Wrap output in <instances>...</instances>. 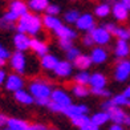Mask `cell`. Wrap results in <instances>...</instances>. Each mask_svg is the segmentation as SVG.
<instances>
[{
  "mask_svg": "<svg viewBox=\"0 0 130 130\" xmlns=\"http://www.w3.org/2000/svg\"><path fill=\"white\" fill-rule=\"evenodd\" d=\"M41 27H43V19H40L35 13H25L21 17H19L17 32H23V33L35 36V35H37L41 31Z\"/></svg>",
  "mask_w": 130,
  "mask_h": 130,
  "instance_id": "1",
  "label": "cell"
},
{
  "mask_svg": "<svg viewBox=\"0 0 130 130\" xmlns=\"http://www.w3.org/2000/svg\"><path fill=\"white\" fill-rule=\"evenodd\" d=\"M29 93L35 97V100L36 98H51L52 88L48 82H45L43 80H37V81L31 82V85H29Z\"/></svg>",
  "mask_w": 130,
  "mask_h": 130,
  "instance_id": "2",
  "label": "cell"
},
{
  "mask_svg": "<svg viewBox=\"0 0 130 130\" xmlns=\"http://www.w3.org/2000/svg\"><path fill=\"white\" fill-rule=\"evenodd\" d=\"M9 60H11V67H12V69L16 73L23 74L25 72V69H27V57L24 56L23 52H20V51L15 52L13 55L9 57Z\"/></svg>",
  "mask_w": 130,
  "mask_h": 130,
  "instance_id": "3",
  "label": "cell"
},
{
  "mask_svg": "<svg viewBox=\"0 0 130 130\" xmlns=\"http://www.w3.org/2000/svg\"><path fill=\"white\" fill-rule=\"evenodd\" d=\"M93 41L98 45H106L110 41L111 33L106 29L105 27H98V28H93L89 32Z\"/></svg>",
  "mask_w": 130,
  "mask_h": 130,
  "instance_id": "4",
  "label": "cell"
},
{
  "mask_svg": "<svg viewBox=\"0 0 130 130\" xmlns=\"http://www.w3.org/2000/svg\"><path fill=\"white\" fill-rule=\"evenodd\" d=\"M114 77L117 81L123 82L130 77V61L129 60H121L116 67Z\"/></svg>",
  "mask_w": 130,
  "mask_h": 130,
  "instance_id": "5",
  "label": "cell"
},
{
  "mask_svg": "<svg viewBox=\"0 0 130 130\" xmlns=\"http://www.w3.org/2000/svg\"><path fill=\"white\" fill-rule=\"evenodd\" d=\"M76 25H77V29H80V31L90 32L93 28H96V21H94V17L90 13H84V15H80V17L76 21Z\"/></svg>",
  "mask_w": 130,
  "mask_h": 130,
  "instance_id": "6",
  "label": "cell"
},
{
  "mask_svg": "<svg viewBox=\"0 0 130 130\" xmlns=\"http://www.w3.org/2000/svg\"><path fill=\"white\" fill-rule=\"evenodd\" d=\"M13 45L17 51L20 52H25L27 49L31 48V39L28 37L27 33L23 32H17L13 37Z\"/></svg>",
  "mask_w": 130,
  "mask_h": 130,
  "instance_id": "7",
  "label": "cell"
},
{
  "mask_svg": "<svg viewBox=\"0 0 130 130\" xmlns=\"http://www.w3.org/2000/svg\"><path fill=\"white\" fill-rule=\"evenodd\" d=\"M51 100L53 102H56L58 105H61L62 108L65 109L68 105L72 104V100L68 96V93H65L64 90L61 89H56V90H52V94H51Z\"/></svg>",
  "mask_w": 130,
  "mask_h": 130,
  "instance_id": "8",
  "label": "cell"
},
{
  "mask_svg": "<svg viewBox=\"0 0 130 130\" xmlns=\"http://www.w3.org/2000/svg\"><path fill=\"white\" fill-rule=\"evenodd\" d=\"M23 86H24V80L19 74H9L5 78V88L11 92H17L23 89Z\"/></svg>",
  "mask_w": 130,
  "mask_h": 130,
  "instance_id": "9",
  "label": "cell"
},
{
  "mask_svg": "<svg viewBox=\"0 0 130 130\" xmlns=\"http://www.w3.org/2000/svg\"><path fill=\"white\" fill-rule=\"evenodd\" d=\"M111 13L116 17L117 20L123 21L127 19V15H129V9L126 8V5L123 2H116L113 8H111Z\"/></svg>",
  "mask_w": 130,
  "mask_h": 130,
  "instance_id": "10",
  "label": "cell"
},
{
  "mask_svg": "<svg viewBox=\"0 0 130 130\" xmlns=\"http://www.w3.org/2000/svg\"><path fill=\"white\" fill-rule=\"evenodd\" d=\"M55 70L56 76L58 77H69L72 74V70H73V65L70 64V61H58L56 68L53 69Z\"/></svg>",
  "mask_w": 130,
  "mask_h": 130,
  "instance_id": "11",
  "label": "cell"
},
{
  "mask_svg": "<svg viewBox=\"0 0 130 130\" xmlns=\"http://www.w3.org/2000/svg\"><path fill=\"white\" fill-rule=\"evenodd\" d=\"M86 111H88V106H85V105H73V104H70L64 109L62 113L69 118H73V117L80 116V114H86Z\"/></svg>",
  "mask_w": 130,
  "mask_h": 130,
  "instance_id": "12",
  "label": "cell"
},
{
  "mask_svg": "<svg viewBox=\"0 0 130 130\" xmlns=\"http://www.w3.org/2000/svg\"><path fill=\"white\" fill-rule=\"evenodd\" d=\"M55 33L58 39H67V40H73L77 37V32L72 29L70 27H67V25H60L58 28L55 29Z\"/></svg>",
  "mask_w": 130,
  "mask_h": 130,
  "instance_id": "13",
  "label": "cell"
},
{
  "mask_svg": "<svg viewBox=\"0 0 130 130\" xmlns=\"http://www.w3.org/2000/svg\"><path fill=\"white\" fill-rule=\"evenodd\" d=\"M108 113H109V117H110V120L113 121L114 123H123L125 122V118H126V114H125V111H123L120 106H111V108L108 110Z\"/></svg>",
  "mask_w": 130,
  "mask_h": 130,
  "instance_id": "14",
  "label": "cell"
},
{
  "mask_svg": "<svg viewBox=\"0 0 130 130\" xmlns=\"http://www.w3.org/2000/svg\"><path fill=\"white\" fill-rule=\"evenodd\" d=\"M90 58L93 64H102L108 58V53L102 46H96L90 53Z\"/></svg>",
  "mask_w": 130,
  "mask_h": 130,
  "instance_id": "15",
  "label": "cell"
},
{
  "mask_svg": "<svg viewBox=\"0 0 130 130\" xmlns=\"http://www.w3.org/2000/svg\"><path fill=\"white\" fill-rule=\"evenodd\" d=\"M31 49L39 56H44L48 53V45L39 39H31Z\"/></svg>",
  "mask_w": 130,
  "mask_h": 130,
  "instance_id": "16",
  "label": "cell"
},
{
  "mask_svg": "<svg viewBox=\"0 0 130 130\" xmlns=\"http://www.w3.org/2000/svg\"><path fill=\"white\" fill-rule=\"evenodd\" d=\"M114 53H116V56L120 57V58H123V57H126L129 55L130 53V46L126 43V40H120L118 39L117 44H116V48H114Z\"/></svg>",
  "mask_w": 130,
  "mask_h": 130,
  "instance_id": "17",
  "label": "cell"
},
{
  "mask_svg": "<svg viewBox=\"0 0 130 130\" xmlns=\"http://www.w3.org/2000/svg\"><path fill=\"white\" fill-rule=\"evenodd\" d=\"M9 11H12L13 13H16L19 17H21L23 15L28 13V5L25 3L20 2V0H12V3L9 5Z\"/></svg>",
  "mask_w": 130,
  "mask_h": 130,
  "instance_id": "18",
  "label": "cell"
},
{
  "mask_svg": "<svg viewBox=\"0 0 130 130\" xmlns=\"http://www.w3.org/2000/svg\"><path fill=\"white\" fill-rule=\"evenodd\" d=\"M57 62H58L57 57L53 56V55L46 53V55L41 56V67H43L44 69H46V70H53L56 68Z\"/></svg>",
  "mask_w": 130,
  "mask_h": 130,
  "instance_id": "19",
  "label": "cell"
},
{
  "mask_svg": "<svg viewBox=\"0 0 130 130\" xmlns=\"http://www.w3.org/2000/svg\"><path fill=\"white\" fill-rule=\"evenodd\" d=\"M61 24H62V23L58 20V17L55 16V15H48V13H46L43 17V25H45L48 29H52V31H55V29L58 28Z\"/></svg>",
  "mask_w": 130,
  "mask_h": 130,
  "instance_id": "20",
  "label": "cell"
},
{
  "mask_svg": "<svg viewBox=\"0 0 130 130\" xmlns=\"http://www.w3.org/2000/svg\"><path fill=\"white\" fill-rule=\"evenodd\" d=\"M15 98H16V101H19L20 104H24V105H31L35 101V97L32 94L23 89L15 92Z\"/></svg>",
  "mask_w": 130,
  "mask_h": 130,
  "instance_id": "21",
  "label": "cell"
},
{
  "mask_svg": "<svg viewBox=\"0 0 130 130\" xmlns=\"http://www.w3.org/2000/svg\"><path fill=\"white\" fill-rule=\"evenodd\" d=\"M73 65L81 70H85L92 65V58L90 56H86V55H78L77 58L73 61Z\"/></svg>",
  "mask_w": 130,
  "mask_h": 130,
  "instance_id": "22",
  "label": "cell"
},
{
  "mask_svg": "<svg viewBox=\"0 0 130 130\" xmlns=\"http://www.w3.org/2000/svg\"><path fill=\"white\" fill-rule=\"evenodd\" d=\"M7 126L9 130H28V123L19 118H9L7 121Z\"/></svg>",
  "mask_w": 130,
  "mask_h": 130,
  "instance_id": "23",
  "label": "cell"
},
{
  "mask_svg": "<svg viewBox=\"0 0 130 130\" xmlns=\"http://www.w3.org/2000/svg\"><path fill=\"white\" fill-rule=\"evenodd\" d=\"M89 84L92 85V88H105L106 86V78L102 73H93L90 74V80Z\"/></svg>",
  "mask_w": 130,
  "mask_h": 130,
  "instance_id": "24",
  "label": "cell"
},
{
  "mask_svg": "<svg viewBox=\"0 0 130 130\" xmlns=\"http://www.w3.org/2000/svg\"><path fill=\"white\" fill-rule=\"evenodd\" d=\"M48 5H49L48 0H29L28 2V7L32 11H35V12H41Z\"/></svg>",
  "mask_w": 130,
  "mask_h": 130,
  "instance_id": "25",
  "label": "cell"
},
{
  "mask_svg": "<svg viewBox=\"0 0 130 130\" xmlns=\"http://www.w3.org/2000/svg\"><path fill=\"white\" fill-rule=\"evenodd\" d=\"M90 120L96 123V125H98V126H101V125H104V123H106L109 120H110V117H109V113L108 111H100V113H96L94 114Z\"/></svg>",
  "mask_w": 130,
  "mask_h": 130,
  "instance_id": "26",
  "label": "cell"
},
{
  "mask_svg": "<svg viewBox=\"0 0 130 130\" xmlns=\"http://www.w3.org/2000/svg\"><path fill=\"white\" fill-rule=\"evenodd\" d=\"M110 12H111V8H110V5L108 3L98 4L96 7V9H94V13H96V16H98V17H106Z\"/></svg>",
  "mask_w": 130,
  "mask_h": 130,
  "instance_id": "27",
  "label": "cell"
},
{
  "mask_svg": "<svg viewBox=\"0 0 130 130\" xmlns=\"http://www.w3.org/2000/svg\"><path fill=\"white\" fill-rule=\"evenodd\" d=\"M89 80H90V74L85 72V70H82V72L77 73L74 76V81L76 84H80V85H86L89 84Z\"/></svg>",
  "mask_w": 130,
  "mask_h": 130,
  "instance_id": "28",
  "label": "cell"
},
{
  "mask_svg": "<svg viewBox=\"0 0 130 130\" xmlns=\"http://www.w3.org/2000/svg\"><path fill=\"white\" fill-rule=\"evenodd\" d=\"M78 17H80V12L77 9H70L64 15V20L67 23H69V24H76Z\"/></svg>",
  "mask_w": 130,
  "mask_h": 130,
  "instance_id": "29",
  "label": "cell"
},
{
  "mask_svg": "<svg viewBox=\"0 0 130 130\" xmlns=\"http://www.w3.org/2000/svg\"><path fill=\"white\" fill-rule=\"evenodd\" d=\"M72 92L76 97H85V96H88V93H89V90H88V88L85 85H80V84L74 85L72 88Z\"/></svg>",
  "mask_w": 130,
  "mask_h": 130,
  "instance_id": "30",
  "label": "cell"
},
{
  "mask_svg": "<svg viewBox=\"0 0 130 130\" xmlns=\"http://www.w3.org/2000/svg\"><path fill=\"white\" fill-rule=\"evenodd\" d=\"M113 35H116V36L120 39V40H129L130 39V31L129 29H126V28H116V31H114V33Z\"/></svg>",
  "mask_w": 130,
  "mask_h": 130,
  "instance_id": "31",
  "label": "cell"
},
{
  "mask_svg": "<svg viewBox=\"0 0 130 130\" xmlns=\"http://www.w3.org/2000/svg\"><path fill=\"white\" fill-rule=\"evenodd\" d=\"M89 120H90V118L88 117L86 114H80V116H76V117L72 118V123H73L74 126L81 127L82 125H84V123H86Z\"/></svg>",
  "mask_w": 130,
  "mask_h": 130,
  "instance_id": "32",
  "label": "cell"
},
{
  "mask_svg": "<svg viewBox=\"0 0 130 130\" xmlns=\"http://www.w3.org/2000/svg\"><path fill=\"white\" fill-rule=\"evenodd\" d=\"M2 19H3L4 21H7V23H9V24H12V25H13L15 23L19 20V16H17L16 13H13L12 11H8L7 13H4V15H3Z\"/></svg>",
  "mask_w": 130,
  "mask_h": 130,
  "instance_id": "33",
  "label": "cell"
},
{
  "mask_svg": "<svg viewBox=\"0 0 130 130\" xmlns=\"http://www.w3.org/2000/svg\"><path fill=\"white\" fill-rule=\"evenodd\" d=\"M113 104L116 105V106H122V105H126V102H127V97L125 96V94H118V96H116V97H113Z\"/></svg>",
  "mask_w": 130,
  "mask_h": 130,
  "instance_id": "34",
  "label": "cell"
},
{
  "mask_svg": "<svg viewBox=\"0 0 130 130\" xmlns=\"http://www.w3.org/2000/svg\"><path fill=\"white\" fill-rule=\"evenodd\" d=\"M78 55H80V51L77 48H74V46H72L70 49L67 51V58H68L69 61H74Z\"/></svg>",
  "mask_w": 130,
  "mask_h": 130,
  "instance_id": "35",
  "label": "cell"
},
{
  "mask_svg": "<svg viewBox=\"0 0 130 130\" xmlns=\"http://www.w3.org/2000/svg\"><path fill=\"white\" fill-rule=\"evenodd\" d=\"M92 93L96 96H102V97H109L110 93L109 90H106L105 88H92Z\"/></svg>",
  "mask_w": 130,
  "mask_h": 130,
  "instance_id": "36",
  "label": "cell"
},
{
  "mask_svg": "<svg viewBox=\"0 0 130 130\" xmlns=\"http://www.w3.org/2000/svg\"><path fill=\"white\" fill-rule=\"evenodd\" d=\"M73 46V43L72 40H67V39H60V48L64 49L65 52H67L68 49H70Z\"/></svg>",
  "mask_w": 130,
  "mask_h": 130,
  "instance_id": "37",
  "label": "cell"
},
{
  "mask_svg": "<svg viewBox=\"0 0 130 130\" xmlns=\"http://www.w3.org/2000/svg\"><path fill=\"white\" fill-rule=\"evenodd\" d=\"M45 11H46V13L48 15H55V16H57L58 13H60V7H58V5H48V7L45 8Z\"/></svg>",
  "mask_w": 130,
  "mask_h": 130,
  "instance_id": "38",
  "label": "cell"
},
{
  "mask_svg": "<svg viewBox=\"0 0 130 130\" xmlns=\"http://www.w3.org/2000/svg\"><path fill=\"white\" fill-rule=\"evenodd\" d=\"M98 125H96V123H94L92 120H89V121H88L86 123H84V125H82L80 129L81 130H98Z\"/></svg>",
  "mask_w": 130,
  "mask_h": 130,
  "instance_id": "39",
  "label": "cell"
},
{
  "mask_svg": "<svg viewBox=\"0 0 130 130\" xmlns=\"http://www.w3.org/2000/svg\"><path fill=\"white\" fill-rule=\"evenodd\" d=\"M48 108H49L52 111H55V113H58V111H61V113H62V111H64V108H62V106L58 105V104H56V102H53L52 100H51L49 104H48Z\"/></svg>",
  "mask_w": 130,
  "mask_h": 130,
  "instance_id": "40",
  "label": "cell"
},
{
  "mask_svg": "<svg viewBox=\"0 0 130 130\" xmlns=\"http://www.w3.org/2000/svg\"><path fill=\"white\" fill-rule=\"evenodd\" d=\"M11 57V53H9V51L5 48V46H3L2 44H0V60H7V58H9Z\"/></svg>",
  "mask_w": 130,
  "mask_h": 130,
  "instance_id": "41",
  "label": "cell"
},
{
  "mask_svg": "<svg viewBox=\"0 0 130 130\" xmlns=\"http://www.w3.org/2000/svg\"><path fill=\"white\" fill-rule=\"evenodd\" d=\"M35 101H36V104L40 105V106H48V104H49L51 100H49V98H36Z\"/></svg>",
  "mask_w": 130,
  "mask_h": 130,
  "instance_id": "42",
  "label": "cell"
},
{
  "mask_svg": "<svg viewBox=\"0 0 130 130\" xmlns=\"http://www.w3.org/2000/svg\"><path fill=\"white\" fill-rule=\"evenodd\" d=\"M82 43H84L85 45H92V44H94V41H93V39H92V36H90V33L89 35H86V36H84V39H82Z\"/></svg>",
  "mask_w": 130,
  "mask_h": 130,
  "instance_id": "43",
  "label": "cell"
},
{
  "mask_svg": "<svg viewBox=\"0 0 130 130\" xmlns=\"http://www.w3.org/2000/svg\"><path fill=\"white\" fill-rule=\"evenodd\" d=\"M28 130H46V127L44 125H40V123H35V125L28 126Z\"/></svg>",
  "mask_w": 130,
  "mask_h": 130,
  "instance_id": "44",
  "label": "cell"
},
{
  "mask_svg": "<svg viewBox=\"0 0 130 130\" xmlns=\"http://www.w3.org/2000/svg\"><path fill=\"white\" fill-rule=\"evenodd\" d=\"M111 106H114V104H113V101H111V100H109V101H105V102L102 104V109H104L105 111H108Z\"/></svg>",
  "mask_w": 130,
  "mask_h": 130,
  "instance_id": "45",
  "label": "cell"
},
{
  "mask_svg": "<svg viewBox=\"0 0 130 130\" xmlns=\"http://www.w3.org/2000/svg\"><path fill=\"white\" fill-rule=\"evenodd\" d=\"M104 27H105L106 29H108V31H109V32L111 33V35L114 33V31H116V28H117V27H116V25L113 24V23H108V24H105Z\"/></svg>",
  "mask_w": 130,
  "mask_h": 130,
  "instance_id": "46",
  "label": "cell"
},
{
  "mask_svg": "<svg viewBox=\"0 0 130 130\" xmlns=\"http://www.w3.org/2000/svg\"><path fill=\"white\" fill-rule=\"evenodd\" d=\"M12 27H13L12 24H9V23L4 21L3 19H0V28H3V29H8V28H12Z\"/></svg>",
  "mask_w": 130,
  "mask_h": 130,
  "instance_id": "47",
  "label": "cell"
},
{
  "mask_svg": "<svg viewBox=\"0 0 130 130\" xmlns=\"http://www.w3.org/2000/svg\"><path fill=\"white\" fill-rule=\"evenodd\" d=\"M7 117H5L4 114H0V129H2L4 125H7Z\"/></svg>",
  "mask_w": 130,
  "mask_h": 130,
  "instance_id": "48",
  "label": "cell"
},
{
  "mask_svg": "<svg viewBox=\"0 0 130 130\" xmlns=\"http://www.w3.org/2000/svg\"><path fill=\"white\" fill-rule=\"evenodd\" d=\"M5 78H7V74H5L4 70L0 69V85H3L4 82H5Z\"/></svg>",
  "mask_w": 130,
  "mask_h": 130,
  "instance_id": "49",
  "label": "cell"
},
{
  "mask_svg": "<svg viewBox=\"0 0 130 130\" xmlns=\"http://www.w3.org/2000/svg\"><path fill=\"white\" fill-rule=\"evenodd\" d=\"M109 130H123V127L120 125V123H114L113 126H110Z\"/></svg>",
  "mask_w": 130,
  "mask_h": 130,
  "instance_id": "50",
  "label": "cell"
},
{
  "mask_svg": "<svg viewBox=\"0 0 130 130\" xmlns=\"http://www.w3.org/2000/svg\"><path fill=\"white\" fill-rule=\"evenodd\" d=\"M123 94H125V96L127 97V98H130V85L126 88V89H125V92H123Z\"/></svg>",
  "mask_w": 130,
  "mask_h": 130,
  "instance_id": "51",
  "label": "cell"
},
{
  "mask_svg": "<svg viewBox=\"0 0 130 130\" xmlns=\"http://www.w3.org/2000/svg\"><path fill=\"white\" fill-rule=\"evenodd\" d=\"M123 3H125V5H126V8L130 11V0H122Z\"/></svg>",
  "mask_w": 130,
  "mask_h": 130,
  "instance_id": "52",
  "label": "cell"
},
{
  "mask_svg": "<svg viewBox=\"0 0 130 130\" xmlns=\"http://www.w3.org/2000/svg\"><path fill=\"white\" fill-rule=\"evenodd\" d=\"M123 123H126V125H129V126H130V116H126L125 122H123Z\"/></svg>",
  "mask_w": 130,
  "mask_h": 130,
  "instance_id": "53",
  "label": "cell"
},
{
  "mask_svg": "<svg viewBox=\"0 0 130 130\" xmlns=\"http://www.w3.org/2000/svg\"><path fill=\"white\" fill-rule=\"evenodd\" d=\"M126 105H127V106H130V98H127V102H126Z\"/></svg>",
  "mask_w": 130,
  "mask_h": 130,
  "instance_id": "54",
  "label": "cell"
},
{
  "mask_svg": "<svg viewBox=\"0 0 130 130\" xmlns=\"http://www.w3.org/2000/svg\"><path fill=\"white\" fill-rule=\"evenodd\" d=\"M4 62H5L4 60H0V65H4Z\"/></svg>",
  "mask_w": 130,
  "mask_h": 130,
  "instance_id": "55",
  "label": "cell"
},
{
  "mask_svg": "<svg viewBox=\"0 0 130 130\" xmlns=\"http://www.w3.org/2000/svg\"><path fill=\"white\" fill-rule=\"evenodd\" d=\"M0 130H9V129H8V127H7V129H0Z\"/></svg>",
  "mask_w": 130,
  "mask_h": 130,
  "instance_id": "56",
  "label": "cell"
},
{
  "mask_svg": "<svg viewBox=\"0 0 130 130\" xmlns=\"http://www.w3.org/2000/svg\"><path fill=\"white\" fill-rule=\"evenodd\" d=\"M108 2H113V0H108Z\"/></svg>",
  "mask_w": 130,
  "mask_h": 130,
  "instance_id": "57",
  "label": "cell"
}]
</instances>
